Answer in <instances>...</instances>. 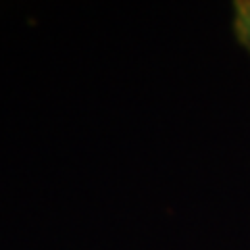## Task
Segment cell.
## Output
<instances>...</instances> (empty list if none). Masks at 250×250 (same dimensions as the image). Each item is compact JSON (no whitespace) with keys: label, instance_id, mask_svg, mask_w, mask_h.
Wrapping results in <instances>:
<instances>
[{"label":"cell","instance_id":"cell-1","mask_svg":"<svg viewBox=\"0 0 250 250\" xmlns=\"http://www.w3.org/2000/svg\"><path fill=\"white\" fill-rule=\"evenodd\" d=\"M233 27L240 38V42L250 50V0L244 2H236V11H233Z\"/></svg>","mask_w":250,"mask_h":250}]
</instances>
